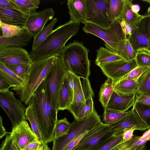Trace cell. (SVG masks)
Masks as SVG:
<instances>
[{
  "label": "cell",
  "mask_w": 150,
  "mask_h": 150,
  "mask_svg": "<svg viewBox=\"0 0 150 150\" xmlns=\"http://www.w3.org/2000/svg\"><path fill=\"white\" fill-rule=\"evenodd\" d=\"M0 150H19L10 134L2 142Z\"/></svg>",
  "instance_id": "7bdbcfd3"
},
{
  "label": "cell",
  "mask_w": 150,
  "mask_h": 150,
  "mask_svg": "<svg viewBox=\"0 0 150 150\" xmlns=\"http://www.w3.org/2000/svg\"><path fill=\"white\" fill-rule=\"evenodd\" d=\"M70 125L66 117L58 120L55 130L54 139L67 134Z\"/></svg>",
  "instance_id": "74e56055"
},
{
  "label": "cell",
  "mask_w": 150,
  "mask_h": 150,
  "mask_svg": "<svg viewBox=\"0 0 150 150\" xmlns=\"http://www.w3.org/2000/svg\"><path fill=\"white\" fill-rule=\"evenodd\" d=\"M40 143L38 140L34 141L27 145L22 150H37Z\"/></svg>",
  "instance_id": "816d5d0a"
},
{
  "label": "cell",
  "mask_w": 150,
  "mask_h": 150,
  "mask_svg": "<svg viewBox=\"0 0 150 150\" xmlns=\"http://www.w3.org/2000/svg\"><path fill=\"white\" fill-rule=\"evenodd\" d=\"M28 104L38 120L44 142L47 144L53 141L58 111L49 96L45 78L33 93Z\"/></svg>",
  "instance_id": "6da1fadb"
},
{
  "label": "cell",
  "mask_w": 150,
  "mask_h": 150,
  "mask_svg": "<svg viewBox=\"0 0 150 150\" xmlns=\"http://www.w3.org/2000/svg\"><path fill=\"white\" fill-rule=\"evenodd\" d=\"M11 87L12 85L0 76V92L9 90V88Z\"/></svg>",
  "instance_id": "f907efd6"
},
{
  "label": "cell",
  "mask_w": 150,
  "mask_h": 150,
  "mask_svg": "<svg viewBox=\"0 0 150 150\" xmlns=\"http://www.w3.org/2000/svg\"><path fill=\"white\" fill-rule=\"evenodd\" d=\"M101 120L95 109L89 116L80 120L75 119L71 124L68 134L54 139L52 150H63L74 139L93 128Z\"/></svg>",
  "instance_id": "8992f818"
},
{
  "label": "cell",
  "mask_w": 150,
  "mask_h": 150,
  "mask_svg": "<svg viewBox=\"0 0 150 150\" xmlns=\"http://www.w3.org/2000/svg\"><path fill=\"white\" fill-rule=\"evenodd\" d=\"M81 81L82 90L74 93L72 101L68 110L76 119L81 109L86 103V100L90 97H93L94 93L88 78L82 79Z\"/></svg>",
  "instance_id": "e0dca14e"
},
{
  "label": "cell",
  "mask_w": 150,
  "mask_h": 150,
  "mask_svg": "<svg viewBox=\"0 0 150 150\" xmlns=\"http://www.w3.org/2000/svg\"><path fill=\"white\" fill-rule=\"evenodd\" d=\"M7 132L3 125L2 118L1 116L0 117V138L1 139L4 137Z\"/></svg>",
  "instance_id": "11a10c76"
},
{
  "label": "cell",
  "mask_w": 150,
  "mask_h": 150,
  "mask_svg": "<svg viewBox=\"0 0 150 150\" xmlns=\"http://www.w3.org/2000/svg\"><path fill=\"white\" fill-rule=\"evenodd\" d=\"M55 12L51 8H46L40 11L30 13L24 28L34 38L42 29L47 22L52 20Z\"/></svg>",
  "instance_id": "5bb4252c"
},
{
  "label": "cell",
  "mask_w": 150,
  "mask_h": 150,
  "mask_svg": "<svg viewBox=\"0 0 150 150\" xmlns=\"http://www.w3.org/2000/svg\"><path fill=\"white\" fill-rule=\"evenodd\" d=\"M136 52L133 49L129 40L126 39L121 41L118 54L127 61L135 59Z\"/></svg>",
  "instance_id": "d6a6232c"
},
{
  "label": "cell",
  "mask_w": 150,
  "mask_h": 150,
  "mask_svg": "<svg viewBox=\"0 0 150 150\" xmlns=\"http://www.w3.org/2000/svg\"><path fill=\"white\" fill-rule=\"evenodd\" d=\"M149 68L138 66L122 78L129 80H137Z\"/></svg>",
  "instance_id": "b9f144b4"
},
{
  "label": "cell",
  "mask_w": 150,
  "mask_h": 150,
  "mask_svg": "<svg viewBox=\"0 0 150 150\" xmlns=\"http://www.w3.org/2000/svg\"><path fill=\"white\" fill-rule=\"evenodd\" d=\"M134 129H129L125 130L122 134L123 139L124 142L130 140L133 137Z\"/></svg>",
  "instance_id": "f5cc1de1"
},
{
  "label": "cell",
  "mask_w": 150,
  "mask_h": 150,
  "mask_svg": "<svg viewBox=\"0 0 150 150\" xmlns=\"http://www.w3.org/2000/svg\"><path fill=\"white\" fill-rule=\"evenodd\" d=\"M55 57L33 62L25 80V86L18 94L21 101L25 105L33 93L45 79L52 67Z\"/></svg>",
  "instance_id": "277c9868"
},
{
  "label": "cell",
  "mask_w": 150,
  "mask_h": 150,
  "mask_svg": "<svg viewBox=\"0 0 150 150\" xmlns=\"http://www.w3.org/2000/svg\"><path fill=\"white\" fill-rule=\"evenodd\" d=\"M130 112V110L125 112L104 108L103 121L104 124L111 125L115 124L125 117Z\"/></svg>",
  "instance_id": "1f68e13d"
},
{
  "label": "cell",
  "mask_w": 150,
  "mask_h": 150,
  "mask_svg": "<svg viewBox=\"0 0 150 150\" xmlns=\"http://www.w3.org/2000/svg\"><path fill=\"white\" fill-rule=\"evenodd\" d=\"M71 74L73 81L74 93L81 91L82 89L80 78Z\"/></svg>",
  "instance_id": "f6af8a7d"
},
{
  "label": "cell",
  "mask_w": 150,
  "mask_h": 150,
  "mask_svg": "<svg viewBox=\"0 0 150 150\" xmlns=\"http://www.w3.org/2000/svg\"><path fill=\"white\" fill-rule=\"evenodd\" d=\"M80 24L70 21L53 30L46 39L29 54L33 62L59 56L67 41L78 33Z\"/></svg>",
  "instance_id": "7a4b0ae2"
},
{
  "label": "cell",
  "mask_w": 150,
  "mask_h": 150,
  "mask_svg": "<svg viewBox=\"0 0 150 150\" xmlns=\"http://www.w3.org/2000/svg\"><path fill=\"white\" fill-rule=\"evenodd\" d=\"M67 4L70 21L85 24L87 14L86 0H68Z\"/></svg>",
  "instance_id": "ffe728a7"
},
{
  "label": "cell",
  "mask_w": 150,
  "mask_h": 150,
  "mask_svg": "<svg viewBox=\"0 0 150 150\" xmlns=\"http://www.w3.org/2000/svg\"><path fill=\"white\" fill-rule=\"evenodd\" d=\"M0 29L2 32L1 36L10 38L20 35L24 32V28L19 26L4 23L0 21Z\"/></svg>",
  "instance_id": "d590c367"
},
{
  "label": "cell",
  "mask_w": 150,
  "mask_h": 150,
  "mask_svg": "<svg viewBox=\"0 0 150 150\" xmlns=\"http://www.w3.org/2000/svg\"><path fill=\"white\" fill-rule=\"evenodd\" d=\"M37 150H50L44 141L41 142V143L37 149Z\"/></svg>",
  "instance_id": "9f6ffc18"
},
{
  "label": "cell",
  "mask_w": 150,
  "mask_h": 150,
  "mask_svg": "<svg viewBox=\"0 0 150 150\" xmlns=\"http://www.w3.org/2000/svg\"><path fill=\"white\" fill-rule=\"evenodd\" d=\"M135 101L141 104L150 105V97L142 95H136Z\"/></svg>",
  "instance_id": "681fc988"
},
{
  "label": "cell",
  "mask_w": 150,
  "mask_h": 150,
  "mask_svg": "<svg viewBox=\"0 0 150 150\" xmlns=\"http://www.w3.org/2000/svg\"><path fill=\"white\" fill-rule=\"evenodd\" d=\"M18 7L19 10L29 15L30 13L35 12V10L39 8V6L28 4L23 0H11Z\"/></svg>",
  "instance_id": "60d3db41"
},
{
  "label": "cell",
  "mask_w": 150,
  "mask_h": 150,
  "mask_svg": "<svg viewBox=\"0 0 150 150\" xmlns=\"http://www.w3.org/2000/svg\"><path fill=\"white\" fill-rule=\"evenodd\" d=\"M110 126L111 130L113 134L123 132L129 129L144 131L149 129L132 109L125 117Z\"/></svg>",
  "instance_id": "2e32d148"
},
{
  "label": "cell",
  "mask_w": 150,
  "mask_h": 150,
  "mask_svg": "<svg viewBox=\"0 0 150 150\" xmlns=\"http://www.w3.org/2000/svg\"><path fill=\"white\" fill-rule=\"evenodd\" d=\"M150 38V7L138 23L128 39L134 50L136 51L147 49Z\"/></svg>",
  "instance_id": "8fae6325"
},
{
  "label": "cell",
  "mask_w": 150,
  "mask_h": 150,
  "mask_svg": "<svg viewBox=\"0 0 150 150\" xmlns=\"http://www.w3.org/2000/svg\"><path fill=\"white\" fill-rule=\"evenodd\" d=\"M135 59L138 66L150 67V52L147 49L137 50Z\"/></svg>",
  "instance_id": "8d00e7d4"
},
{
  "label": "cell",
  "mask_w": 150,
  "mask_h": 150,
  "mask_svg": "<svg viewBox=\"0 0 150 150\" xmlns=\"http://www.w3.org/2000/svg\"><path fill=\"white\" fill-rule=\"evenodd\" d=\"M57 21V20L56 18H53L36 35L34 38L32 50L37 49L46 39L53 30V28Z\"/></svg>",
  "instance_id": "4316f807"
},
{
  "label": "cell",
  "mask_w": 150,
  "mask_h": 150,
  "mask_svg": "<svg viewBox=\"0 0 150 150\" xmlns=\"http://www.w3.org/2000/svg\"><path fill=\"white\" fill-rule=\"evenodd\" d=\"M113 80L108 78L100 87L99 101L104 108L106 107L113 91Z\"/></svg>",
  "instance_id": "83f0119b"
},
{
  "label": "cell",
  "mask_w": 150,
  "mask_h": 150,
  "mask_svg": "<svg viewBox=\"0 0 150 150\" xmlns=\"http://www.w3.org/2000/svg\"><path fill=\"white\" fill-rule=\"evenodd\" d=\"M97 52L95 64L98 66L118 60H125L118 54L103 47H100L97 50Z\"/></svg>",
  "instance_id": "d4e9b609"
},
{
  "label": "cell",
  "mask_w": 150,
  "mask_h": 150,
  "mask_svg": "<svg viewBox=\"0 0 150 150\" xmlns=\"http://www.w3.org/2000/svg\"><path fill=\"white\" fill-rule=\"evenodd\" d=\"M66 77L67 80L69 88L71 95L73 97L74 94L73 81L72 74L70 72H67Z\"/></svg>",
  "instance_id": "c3c4849f"
},
{
  "label": "cell",
  "mask_w": 150,
  "mask_h": 150,
  "mask_svg": "<svg viewBox=\"0 0 150 150\" xmlns=\"http://www.w3.org/2000/svg\"><path fill=\"white\" fill-rule=\"evenodd\" d=\"M110 125L100 122L88 131L79 144L72 150H92L113 134Z\"/></svg>",
  "instance_id": "9c48e42d"
},
{
  "label": "cell",
  "mask_w": 150,
  "mask_h": 150,
  "mask_svg": "<svg viewBox=\"0 0 150 150\" xmlns=\"http://www.w3.org/2000/svg\"><path fill=\"white\" fill-rule=\"evenodd\" d=\"M89 52L83 43L74 41L66 46L59 57L67 72L82 79H86L90 74Z\"/></svg>",
  "instance_id": "3957f363"
},
{
  "label": "cell",
  "mask_w": 150,
  "mask_h": 150,
  "mask_svg": "<svg viewBox=\"0 0 150 150\" xmlns=\"http://www.w3.org/2000/svg\"><path fill=\"white\" fill-rule=\"evenodd\" d=\"M73 97L69 90L67 80L65 77L59 93L57 110H68Z\"/></svg>",
  "instance_id": "484cf974"
},
{
  "label": "cell",
  "mask_w": 150,
  "mask_h": 150,
  "mask_svg": "<svg viewBox=\"0 0 150 150\" xmlns=\"http://www.w3.org/2000/svg\"><path fill=\"white\" fill-rule=\"evenodd\" d=\"M132 1V0H124L123 9L118 19L124 21L130 25L133 31L143 15L135 13L132 11L131 6Z\"/></svg>",
  "instance_id": "7402d4cb"
},
{
  "label": "cell",
  "mask_w": 150,
  "mask_h": 150,
  "mask_svg": "<svg viewBox=\"0 0 150 150\" xmlns=\"http://www.w3.org/2000/svg\"><path fill=\"white\" fill-rule=\"evenodd\" d=\"M6 66L7 68L22 78L25 82V80L31 65L17 64Z\"/></svg>",
  "instance_id": "f35d334b"
},
{
  "label": "cell",
  "mask_w": 150,
  "mask_h": 150,
  "mask_svg": "<svg viewBox=\"0 0 150 150\" xmlns=\"http://www.w3.org/2000/svg\"><path fill=\"white\" fill-rule=\"evenodd\" d=\"M110 150H130L127 141L123 142L114 147Z\"/></svg>",
  "instance_id": "db71d44e"
},
{
  "label": "cell",
  "mask_w": 150,
  "mask_h": 150,
  "mask_svg": "<svg viewBox=\"0 0 150 150\" xmlns=\"http://www.w3.org/2000/svg\"><path fill=\"white\" fill-rule=\"evenodd\" d=\"M0 76L11 84V90L16 91L17 94L25 86V81L13 71L0 62Z\"/></svg>",
  "instance_id": "44dd1931"
},
{
  "label": "cell",
  "mask_w": 150,
  "mask_h": 150,
  "mask_svg": "<svg viewBox=\"0 0 150 150\" xmlns=\"http://www.w3.org/2000/svg\"><path fill=\"white\" fill-rule=\"evenodd\" d=\"M136 94L120 95L113 91L106 109L121 112H126L133 106L135 101Z\"/></svg>",
  "instance_id": "d6986e66"
},
{
  "label": "cell",
  "mask_w": 150,
  "mask_h": 150,
  "mask_svg": "<svg viewBox=\"0 0 150 150\" xmlns=\"http://www.w3.org/2000/svg\"><path fill=\"white\" fill-rule=\"evenodd\" d=\"M28 16L20 10L0 8V21L5 23L24 28Z\"/></svg>",
  "instance_id": "ac0fdd59"
},
{
  "label": "cell",
  "mask_w": 150,
  "mask_h": 150,
  "mask_svg": "<svg viewBox=\"0 0 150 150\" xmlns=\"http://www.w3.org/2000/svg\"><path fill=\"white\" fill-rule=\"evenodd\" d=\"M120 20L122 27L127 39H129L131 35L132 31V27L124 21Z\"/></svg>",
  "instance_id": "bcb514c9"
},
{
  "label": "cell",
  "mask_w": 150,
  "mask_h": 150,
  "mask_svg": "<svg viewBox=\"0 0 150 150\" xmlns=\"http://www.w3.org/2000/svg\"><path fill=\"white\" fill-rule=\"evenodd\" d=\"M147 141H150V134L149 135V137H148V138H147Z\"/></svg>",
  "instance_id": "6125c7cd"
},
{
  "label": "cell",
  "mask_w": 150,
  "mask_h": 150,
  "mask_svg": "<svg viewBox=\"0 0 150 150\" xmlns=\"http://www.w3.org/2000/svg\"><path fill=\"white\" fill-rule=\"evenodd\" d=\"M110 2V0H86V23L109 28L112 24L107 16Z\"/></svg>",
  "instance_id": "30bf717a"
},
{
  "label": "cell",
  "mask_w": 150,
  "mask_h": 150,
  "mask_svg": "<svg viewBox=\"0 0 150 150\" xmlns=\"http://www.w3.org/2000/svg\"><path fill=\"white\" fill-rule=\"evenodd\" d=\"M67 73L61 59L59 57L56 56L53 65L45 79L49 96L57 110L59 93Z\"/></svg>",
  "instance_id": "52a82bcc"
},
{
  "label": "cell",
  "mask_w": 150,
  "mask_h": 150,
  "mask_svg": "<svg viewBox=\"0 0 150 150\" xmlns=\"http://www.w3.org/2000/svg\"><path fill=\"white\" fill-rule=\"evenodd\" d=\"M123 132L114 134L110 137L92 150H110L121 143L123 139Z\"/></svg>",
  "instance_id": "f546056e"
},
{
  "label": "cell",
  "mask_w": 150,
  "mask_h": 150,
  "mask_svg": "<svg viewBox=\"0 0 150 150\" xmlns=\"http://www.w3.org/2000/svg\"><path fill=\"white\" fill-rule=\"evenodd\" d=\"M132 11L135 13H138L140 10V7L138 4H132L131 6Z\"/></svg>",
  "instance_id": "6f0895ef"
},
{
  "label": "cell",
  "mask_w": 150,
  "mask_h": 150,
  "mask_svg": "<svg viewBox=\"0 0 150 150\" xmlns=\"http://www.w3.org/2000/svg\"><path fill=\"white\" fill-rule=\"evenodd\" d=\"M9 134L19 150H23L29 143L38 140L26 120L12 127Z\"/></svg>",
  "instance_id": "9a60e30c"
},
{
  "label": "cell",
  "mask_w": 150,
  "mask_h": 150,
  "mask_svg": "<svg viewBox=\"0 0 150 150\" xmlns=\"http://www.w3.org/2000/svg\"><path fill=\"white\" fill-rule=\"evenodd\" d=\"M132 109L142 121L150 128V105H145L135 101Z\"/></svg>",
  "instance_id": "836d02e7"
},
{
  "label": "cell",
  "mask_w": 150,
  "mask_h": 150,
  "mask_svg": "<svg viewBox=\"0 0 150 150\" xmlns=\"http://www.w3.org/2000/svg\"><path fill=\"white\" fill-rule=\"evenodd\" d=\"M147 50L150 52V38L149 39L148 44Z\"/></svg>",
  "instance_id": "91938a15"
},
{
  "label": "cell",
  "mask_w": 150,
  "mask_h": 150,
  "mask_svg": "<svg viewBox=\"0 0 150 150\" xmlns=\"http://www.w3.org/2000/svg\"><path fill=\"white\" fill-rule=\"evenodd\" d=\"M93 97L91 96L86 100L85 105L80 110L76 120L82 119L93 112L94 109Z\"/></svg>",
  "instance_id": "ab89813d"
},
{
  "label": "cell",
  "mask_w": 150,
  "mask_h": 150,
  "mask_svg": "<svg viewBox=\"0 0 150 150\" xmlns=\"http://www.w3.org/2000/svg\"><path fill=\"white\" fill-rule=\"evenodd\" d=\"M137 80H129L122 78L114 82L113 91L120 95L136 94L138 91Z\"/></svg>",
  "instance_id": "603a6c76"
},
{
  "label": "cell",
  "mask_w": 150,
  "mask_h": 150,
  "mask_svg": "<svg viewBox=\"0 0 150 150\" xmlns=\"http://www.w3.org/2000/svg\"><path fill=\"white\" fill-rule=\"evenodd\" d=\"M138 92L136 95L150 97V67L137 79Z\"/></svg>",
  "instance_id": "f1b7e54d"
},
{
  "label": "cell",
  "mask_w": 150,
  "mask_h": 150,
  "mask_svg": "<svg viewBox=\"0 0 150 150\" xmlns=\"http://www.w3.org/2000/svg\"><path fill=\"white\" fill-rule=\"evenodd\" d=\"M146 142L132 150H146Z\"/></svg>",
  "instance_id": "680465c9"
},
{
  "label": "cell",
  "mask_w": 150,
  "mask_h": 150,
  "mask_svg": "<svg viewBox=\"0 0 150 150\" xmlns=\"http://www.w3.org/2000/svg\"><path fill=\"white\" fill-rule=\"evenodd\" d=\"M143 1L146 2L150 4V0H143Z\"/></svg>",
  "instance_id": "94428289"
},
{
  "label": "cell",
  "mask_w": 150,
  "mask_h": 150,
  "mask_svg": "<svg viewBox=\"0 0 150 150\" xmlns=\"http://www.w3.org/2000/svg\"><path fill=\"white\" fill-rule=\"evenodd\" d=\"M124 4V0H110L107 16L111 23L119 19L123 9Z\"/></svg>",
  "instance_id": "4dcf8cb0"
},
{
  "label": "cell",
  "mask_w": 150,
  "mask_h": 150,
  "mask_svg": "<svg viewBox=\"0 0 150 150\" xmlns=\"http://www.w3.org/2000/svg\"><path fill=\"white\" fill-rule=\"evenodd\" d=\"M88 131H86L71 141L63 150H72L79 144Z\"/></svg>",
  "instance_id": "ee69618b"
},
{
  "label": "cell",
  "mask_w": 150,
  "mask_h": 150,
  "mask_svg": "<svg viewBox=\"0 0 150 150\" xmlns=\"http://www.w3.org/2000/svg\"><path fill=\"white\" fill-rule=\"evenodd\" d=\"M0 62L5 65L23 64L31 66L33 61L29 54L21 47H0Z\"/></svg>",
  "instance_id": "4fadbf2b"
},
{
  "label": "cell",
  "mask_w": 150,
  "mask_h": 150,
  "mask_svg": "<svg viewBox=\"0 0 150 150\" xmlns=\"http://www.w3.org/2000/svg\"><path fill=\"white\" fill-rule=\"evenodd\" d=\"M26 119L30 124L31 128L40 142L43 141L38 120L31 108L28 105L25 112Z\"/></svg>",
  "instance_id": "e575fe53"
},
{
  "label": "cell",
  "mask_w": 150,
  "mask_h": 150,
  "mask_svg": "<svg viewBox=\"0 0 150 150\" xmlns=\"http://www.w3.org/2000/svg\"><path fill=\"white\" fill-rule=\"evenodd\" d=\"M135 59L120 60L99 66L104 74L116 82L137 67Z\"/></svg>",
  "instance_id": "7c38bea8"
},
{
  "label": "cell",
  "mask_w": 150,
  "mask_h": 150,
  "mask_svg": "<svg viewBox=\"0 0 150 150\" xmlns=\"http://www.w3.org/2000/svg\"><path fill=\"white\" fill-rule=\"evenodd\" d=\"M0 8L19 10L17 5L11 0H0Z\"/></svg>",
  "instance_id": "7dc6e473"
},
{
  "label": "cell",
  "mask_w": 150,
  "mask_h": 150,
  "mask_svg": "<svg viewBox=\"0 0 150 150\" xmlns=\"http://www.w3.org/2000/svg\"><path fill=\"white\" fill-rule=\"evenodd\" d=\"M32 37L25 30L22 35L10 38H6L0 36V47H24L28 45V43L31 41Z\"/></svg>",
  "instance_id": "cb8c5ba5"
},
{
  "label": "cell",
  "mask_w": 150,
  "mask_h": 150,
  "mask_svg": "<svg viewBox=\"0 0 150 150\" xmlns=\"http://www.w3.org/2000/svg\"><path fill=\"white\" fill-rule=\"evenodd\" d=\"M83 29L86 33L93 34L101 39L104 41L106 48L118 54L120 42L127 39L120 19L114 21L108 28H103L93 24L86 23Z\"/></svg>",
  "instance_id": "5b68a950"
},
{
  "label": "cell",
  "mask_w": 150,
  "mask_h": 150,
  "mask_svg": "<svg viewBox=\"0 0 150 150\" xmlns=\"http://www.w3.org/2000/svg\"><path fill=\"white\" fill-rule=\"evenodd\" d=\"M0 105L10 119L12 127L26 120V108L12 91L0 92Z\"/></svg>",
  "instance_id": "ba28073f"
}]
</instances>
